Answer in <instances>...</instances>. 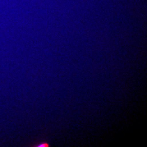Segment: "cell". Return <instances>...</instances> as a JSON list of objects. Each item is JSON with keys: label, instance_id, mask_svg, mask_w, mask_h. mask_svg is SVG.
I'll return each mask as SVG.
<instances>
[{"label": "cell", "instance_id": "1", "mask_svg": "<svg viewBox=\"0 0 147 147\" xmlns=\"http://www.w3.org/2000/svg\"><path fill=\"white\" fill-rule=\"evenodd\" d=\"M49 146V145L47 143H41V144L38 145V146H36V147H47Z\"/></svg>", "mask_w": 147, "mask_h": 147}]
</instances>
